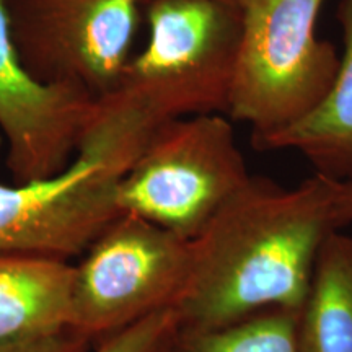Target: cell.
Segmentation results:
<instances>
[{
	"label": "cell",
	"instance_id": "15",
	"mask_svg": "<svg viewBox=\"0 0 352 352\" xmlns=\"http://www.w3.org/2000/svg\"><path fill=\"white\" fill-rule=\"evenodd\" d=\"M338 209H340L342 226L352 223V182L341 183L340 195H338Z\"/></svg>",
	"mask_w": 352,
	"mask_h": 352
},
{
	"label": "cell",
	"instance_id": "8",
	"mask_svg": "<svg viewBox=\"0 0 352 352\" xmlns=\"http://www.w3.org/2000/svg\"><path fill=\"white\" fill-rule=\"evenodd\" d=\"M100 100L77 88L44 83L21 64L0 0V131L13 183L52 178L72 164Z\"/></svg>",
	"mask_w": 352,
	"mask_h": 352
},
{
	"label": "cell",
	"instance_id": "7",
	"mask_svg": "<svg viewBox=\"0 0 352 352\" xmlns=\"http://www.w3.org/2000/svg\"><path fill=\"white\" fill-rule=\"evenodd\" d=\"M144 0H6L12 41L44 83L103 100L121 88Z\"/></svg>",
	"mask_w": 352,
	"mask_h": 352
},
{
	"label": "cell",
	"instance_id": "16",
	"mask_svg": "<svg viewBox=\"0 0 352 352\" xmlns=\"http://www.w3.org/2000/svg\"><path fill=\"white\" fill-rule=\"evenodd\" d=\"M217 2H223V3H228V6H233V7H239L243 10V8L248 6L252 0H217Z\"/></svg>",
	"mask_w": 352,
	"mask_h": 352
},
{
	"label": "cell",
	"instance_id": "4",
	"mask_svg": "<svg viewBox=\"0 0 352 352\" xmlns=\"http://www.w3.org/2000/svg\"><path fill=\"white\" fill-rule=\"evenodd\" d=\"M252 173L223 114L162 122L122 176L121 214L140 217L192 241Z\"/></svg>",
	"mask_w": 352,
	"mask_h": 352
},
{
	"label": "cell",
	"instance_id": "11",
	"mask_svg": "<svg viewBox=\"0 0 352 352\" xmlns=\"http://www.w3.org/2000/svg\"><path fill=\"white\" fill-rule=\"evenodd\" d=\"M298 352H352V235L334 230L321 246L297 315Z\"/></svg>",
	"mask_w": 352,
	"mask_h": 352
},
{
	"label": "cell",
	"instance_id": "2",
	"mask_svg": "<svg viewBox=\"0 0 352 352\" xmlns=\"http://www.w3.org/2000/svg\"><path fill=\"white\" fill-rule=\"evenodd\" d=\"M162 122L124 88L100 100L67 168L41 182L0 183V254L80 258L121 214L118 184Z\"/></svg>",
	"mask_w": 352,
	"mask_h": 352
},
{
	"label": "cell",
	"instance_id": "6",
	"mask_svg": "<svg viewBox=\"0 0 352 352\" xmlns=\"http://www.w3.org/2000/svg\"><path fill=\"white\" fill-rule=\"evenodd\" d=\"M72 266L67 328L95 346L176 307L191 271V241L120 214Z\"/></svg>",
	"mask_w": 352,
	"mask_h": 352
},
{
	"label": "cell",
	"instance_id": "12",
	"mask_svg": "<svg viewBox=\"0 0 352 352\" xmlns=\"http://www.w3.org/2000/svg\"><path fill=\"white\" fill-rule=\"evenodd\" d=\"M160 352H298L297 315L271 310L222 328L176 327Z\"/></svg>",
	"mask_w": 352,
	"mask_h": 352
},
{
	"label": "cell",
	"instance_id": "10",
	"mask_svg": "<svg viewBox=\"0 0 352 352\" xmlns=\"http://www.w3.org/2000/svg\"><path fill=\"white\" fill-rule=\"evenodd\" d=\"M344 51L340 70L327 98L302 121L264 139L258 151L298 152L315 173L336 182H352V0H341L336 10Z\"/></svg>",
	"mask_w": 352,
	"mask_h": 352
},
{
	"label": "cell",
	"instance_id": "3",
	"mask_svg": "<svg viewBox=\"0 0 352 352\" xmlns=\"http://www.w3.org/2000/svg\"><path fill=\"white\" fill-rule=\"evenodd\" d=\"M323 0H252L243 25L227 116L252 127L253 145L302 121L327 98L340 70L318 36Z\"/></svg>",
	"mask_w": 352,
	"mask_h": 352
},
{
	"label": "cell",
	"instance_id": "1",
	"mask_svg": "<svg viewBox=\"0 0 352 352\" xmlns=\"http://www.w3.org/2000/svg\"><path fill=\"white\" fill-rule=\"evenodd\" d=\"M341 183L315 173L284 188L250 176L191 241L178 327L222 328L271 310L298 315L321 246L344 227Z\"/></svg>",
	"mask_w": 352,
	"mask_h": 352
},
{
	"label": "cell",
	"instance_id": "13",
	"mask_svg": "<svg viewBox=\"0 0 352 352\" xmlns=\"http://www.w3.org/2000/svg\"><path fill=\"white\" fill-rule=\"evenodd\" d=\"M176 327L178 315L175 308H168L91 346L87 352H160Z\"/></svg>",
	"mask_w": 352,
	"mask_h": 352
},
{
	"label": "cell",
	"instance_id": "9",
	"mask_svg": "<svg viewBox=\"0 0 352 352\" xmlns=\"http://www.w3.org/2000/svg\"><path fill=\"white\" fill-rule=\"evenodd\" d=\"M72 261L0 254V347L65 331Z\"/></svg>",
	"mask_w": 352,
	"mask_h": 352
},
{
	"label": "cell",
	"instance_id": "5",
	"mask_svg": "<svg viewBox=\"0 0 352 352\" xmlns=\"http://www.w3.org/2000/svg\"><path fill=\"white\" fill-rule=\"evenodd\" d=\"M148 38L121 88L164 121L227 114L243 10L217 0H145Z\"/></svg>",
	"mask_w": 352,
	"mask_h": 352
},
{
	"label": "cell",
	"instance_id": "14",
	"mask_svg": "<svg viewBox=\"0 0 352 352\" xmlns=\"http://www.w3.org/2000/svg\"><path fill=\"white\" fill-rule=\"evenodd\" d=\"M90 347L91 346L85 340H82L70 329H65L52 336L0 347V352H87L90 351Z\"/></svg>",
	"mask_w": 352,
	"mask_h": 352
}]
</instances>
